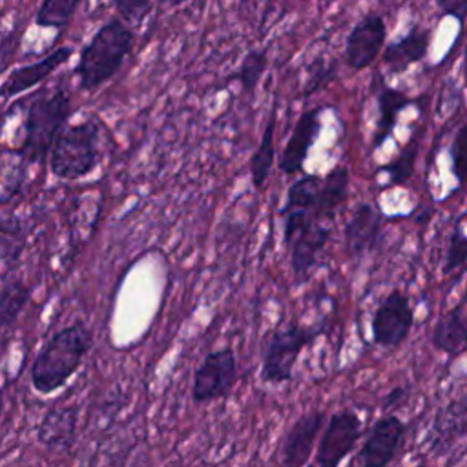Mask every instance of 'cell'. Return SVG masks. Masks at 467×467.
I'll return each instance as SVG.
<instances>
[{"instance_id": "6da1fadb", "label": "cell", "mask_w": 467, "mask_h": 467, "mask_svg": "<svg viewBox=\"0 0 467 467\" xmlns=\"http://www.w3.org/2000/svg\"><path fill=\"white\" fill-rule=\"evenodd\" d=\"M135 44L133 29L119 16L104 22L80 49L73 73L78 77V88L93 93L122 67Z\"/></svg>"}, {"instance_id": "7a4b0ae2", "label": "cell", "mask_w": 467, "mask_h": 467, "mask_svg": "<svg viewBox=\"0 0 467 467\" xmlns=\"http://www.w3.org/2000/svg\"><path fill=\"white\" fill-rule=\"evenodd\" d=\"M91 348V332L77 321L57 330L40 348L31 365V385L40 394L64 387Z\"/></svg>"}, {"instance_id": "3957f363", "label": "cell", "mask_w": 467, "mask_h": 467, "mask_svg": "<svg viewBox=\"0 0 467 467\" xmlns=\"http://www.w3.org/2000/svg\"><path fill=\"white\" fill-rule=\"evenodd\" d=\"M71 115V97L64 88L42 89L27 104L24 120V140L16 150L20 162L27 168L29 164H42L55 144L57 135L67 126Z\"/></svg>"}, {"instance_id": "277c9868", "label": "cell", "mask_w": 467, "mask_h": 467, "mask_svg": "<svg viewBox=\"0 0 467 467\" xmlns=\"http://www.w3.org/2000/svg\"><path fill=\"white\" fill-rule=\"evenodd\" d=\"M99 164V124L93 119L67 124L57 135L49 153V170L57 179L77 181Z\"/></svg>"}, {"instance_id": "5b68a950", "label": "cell", "mask_w": 467, "mask_h": 467, "mask_svg": "<svg viewBox=\"0 0 467 467\" xmlns=\"http://www.w3.org/2000/svg\"><path fill=\"white\" fill-rule=\"evenodd\" d=\"M323 332H325V323H317L310 327L290 323L283 328L274 330L268 336L263 350L261 379L272 385L290 381L301 350L312 345Z\"/></svg>"}, {"instance_id": "8992f818", "label": "cell", "mask_w": 467, "mask_h": 467, "mask_svg": "<svg viewBox=\"0 0 467 467\" xmlns=\"http://www.w3.org/2000/svg\"><path fill=\"white\" fill-rule=\"evenodd\" d=\"M412 323L414 310L409 296L394 288L378 303L372 314V341L383 348H396L409 337Z\"/></svg>"}, {"instance_id": "52a82bcc", "label": "cell", "mask_w": 467, "mask_h": 467, "mask_svg": "<svg viewBox=\"0 0 467 467\" xmlns=\"http://www.w3.org/2000/svg\"><path fill=\"white\" fill-rule=\"evenodd\" d=\"M237 381V359L230 347L208 352L193 372L192 398L195 403H208L226 398Z\"/></svg>"}, {"instance_id": "ba28073f", "label": "cell", "mask_w": 467, "mask_h": 467, "mask_svg": "<svg viewBox=\"0 0 467 467\" xmlns=\"http://www.w3.org/2000/svg\"><path fill=\"white\" fill-rule=\"evenodd\" d=\"M361 436V420L354 410L334 412L321 434L316 467H339Z\"/></svg>"}, {"instance_id": "9c48e42d", "label": "cell", "mask_w": 467, "mask_h": 467, "mask_svg": "<svg viewBox=\"0 0 467 467\" xmlns=\"http://www.w3.org/2000/svg\"><path fill=\"white\" fill-rule=\"evenodd\" d=\"M387 26L379 13H367L350 29L345 44V62L350 69L368 67L385 46Z\"/></svg>"}, {"instance_id": "30bf717a", "label": "cell", "mask_w": 467, "mask_h": 467, "mask_svg": "<svg viewBox=\"0 0 467 467\" xmlns=\"http://www.w3.org/2000/svg\"><path fill=\"white\" fill-rule=\"evenodd\" d=\"M407 431V425L394 414L379 418L358 452L359 467H387Z\"/></svg>"}, {"instance_id": "8fae6325", "label": "cell", "mask_w": 467, "mask_h": 467, "mask_svg": "<svg viewBox=\"0 0 467 467\" xmlns=\"http://www.w3.org/2000/svg\"><path fill=\"white\" fill-rule=\"evenodd\" d=\"M323 108L316 106L306 109L296 122L290 139L286 140V146L281 153L279 170L285 175H294L303 170V164L306 161V155L316 142L319 131H321V115Z\"/></svg>"}, {"instance_id": "7c38bea8", "label": "cell", "mask_w": 467, "mask_h": 467, "mask_svg": "<svg viewBox=\"0 0 467 467\" xmlns=\"http://www.w3.org/2000/svg\"><path fill=\"white\" fill-rule=\"evenodd\" d=\"M325 421L323 410H310L299 416L292 427L288 429L283 447H281V463L283 467H305L312 449L314 441L321 431V425Z\"/></svg>"}, {"instance_id": "4fadbf2b", "label": "cell", "mask_w": 467, "mask_h": 467, "mask_svg": "<svg viewBox=\"0 0 467 467\" xmlns=\"http://www.w3.org/2000/svg\"><path fill=\"white\" fill-rule=\"evenodd\" d=\"M330 239V228L321 223H312L303 228L288 244L290 250V268L296 283H305L310 272L317 266L319 254Z\"/></svg>"}, {"instance_id": "5bb4252c", "label": "cell", "mask_w": 467, "mask_h": 467, "mask_svg": "<svg viewBox=\"0 0 467 467\" xmlns=\"http://www.w3.org/2000/svg\"><path fill=\"white\" fill-rule=\"evenodd\" d=\"M73 51L75 49L71 46H58L38 62L15 67L0 84V99H11L46 80L51 73H55L62 64H66L71 58Z\"/></svg>"}, {"instance_id": "9a60e30c", "label": "cell", "mask_w": 467, "mask_h": 467, "mask_svg": "<svg viewBox=\"0 0 467 467\" xmlns=\"http://www.w3.org/2000/svg\"><path fill=\"white\" fill-rule=\"evenodd\" d=\"M381 215L370 202H359L343 228L347 254L354 259L368 254L379 243Z\"/></svg>"}, {"instance_id": "2e32d148", "label": "cell", "mask_w": 467, "mask_h": 467, "mask_svg": "<svg viewBox=\"0 0 467 467\" xmlns=\"http://www.w3.org/2000/svg\"><path fill=\"white\" fill-rule=\"evenodd\" d=\"M431 36H432L431 29L412 24L405 35H401L400 38H396L385 46V49L381 53L383 64L394 75L403 73L409 66L425 58L429 46H431Z\"/></svg>"}, {"instance_id": "e0dca14e", "label": "cell", "mask_w": 467, "mask_h": 467, "mask_svg": "<svg viewBox=\"0 0 467 467\" xmlns=\"http://www.w3.org/2000/svg\"><path fill=\"white\" fill-rule=\"evenodd\" d=\"M372 88L376 91L378 111H379L376 131H374V139H372V150H378V148L383 146V142L392 133L400 111L405 109L407 106H410L414 100L405 91H401L398 88H390L385 82L383 75H379V73L374 75Z\"/></svg>"}, {"instance_id": "ac0fdd59", "label": "cell", "mask_w": 467, "mask_h": 467, "mask_svg": "<svg viewBox=\"0 0 467 467\" xmlns=\"http://www.w3.org/2000/svg\"><path fill=\"white\" fill-rule=\"evenodd\" d=\"M467 432V396H460L443 405L432 421L431 447H449L452 441Z\"/></svg>"}, {"instance_id": "d6986e66", "label": "cell", "mask_w": 467, "mask_h": 467, "mask_svg": "<svg viewBox=\"0 0 467 467\" xmlns=\"http://www.w3.org/2000/svg\"><path fill=\"white\" fill-rule=\"evenodd\" d=\"M77 420L78 409L75 405L49 409L38 425V441L46 447H69L77 436Z\"/></svg>"}, {"instance_id": "ffe728a7", "label": "cell", "mask_w": 467, "mask_h": 467, "mask_svg": "<svg viewBox=\"0 0 467 467\" xmlns=\"http://www.w3.org/2000/svg\"><path fill=\"white\" fill-rule=\"evenodd\" d=\"M431 341L436 350L447 356H458L467 347V316L463 308L456 305L452 310L445 312L432 328Z\"/></svg>"}, {"instance_id": "44dd1931", "label": "cell", "mask_w": 467, "mask_h": 467, "mask_svg": "<svg viewBox=\"0 0 467 467\" xmlns=\"http://www.w3.org/2000/svg\"><path fill=\"white\" fill-rule=\"evenodd\" d=\"M348 182H350V175L345 166H336L323 177L317 192L316 208H314L316 223L332 219L336 215L339 206L347 201Z\"/></svg>"}, {"instance_id": "7402d4cb", "label": "cell", "mask_w": 467, "mask_h": 467, "mask_svg": "<svg viewBox=\"0 0 467 467\" xmlns=\"http://www.w3.org/2000/svg\"><path fill=\"white\" fill-rule=\"evenodd\" d=\"M275 124H277V117H275V106H274L268 115L259 146L255 148L250 159V179L255 190H263L270 177V170L275 159Z\"/></svg>"}, {"instance_id": "603a6c76", "label": "cell", "mask_w": 467, "mask_h": 467, "mask_svg": "<svg viewBox=\"0 0 467 467\" xmlns=\"http://www.w3.org/2000/svg\"><path fill=\"white\" fill-rule=\"evenodd\" d=\"M27 244V230L18 215L0 217V263L13 272L20 265V257Z\"/></svg>"}, {"instance_id": "cb8c5ba5", "label": "cell", "mask_w": 467, "mask_h": 467, "mask_svg": "<svg viewBox=\"0 0 467 467\" xmlns=\"http://www.w3.org/2000/svg\"><path fill=\"white\" fill-rule=\"evenodd\" d=\"M31 301V288L20 277H4L0 288V328H13Z\"/></svg>"}, {"instance_id": "d4e9b609", "label": "cell", "mask_w": 467, "mask_h": 467, "mask_svg": "<svg viewBox=\"0 0 467 467\" xmlns=\"http://www.w3.org/2000/svg\"><path fill=\"white\" fill-rule=\"evenodd\" d=\"M321 181L323 177L316 173H308L294 181L286 190V199L283 208L279 210V215L290 213V212H301L314 219V208H316Z\"/></svg>"}, {"instance_id": "484cf974", "label": "cell", "mask_w": 467, "mask_h": 467, "mask_svg": "<svg viewBox=\"0 0 467 467\" xmlns=\"http://www.w3.org/2000/svg\"><path fill=\"white\" fill-rule=\"evenodd\" d=\"M78 5L80 0H44L35 13V24L62 31L71 22Z\"/></svg>"}, {"instance_id": "4316f807", "label": "cell", "mask_w": 467, "mask_h": 467, "mask_svg": "<svg viewBox=\"0 0 467 467\" xmlns=\"http://www.w3.org/2000/svg\"><path fill=\"white\" fill-rule=\"evenodd\" d=\"M418 131L410 137V140L403 146V150L385 166H381L378 171H385L389 175L387 186H398L403 184L412 177L416 157H418Z\"/></svg>"}, {"instance_id": "83f0119b", "label": "cell", "mask_w": 467, "mask_h": 467, "mask_svg": "<svg viewBox=\"0 0 467 467\" xmlns=\"http://www.w3.org/2000/svg\"><path fill=\"white\" fill-rule=\"evenodd\" d=\"M266 67H268L266 51L265 49H250L243 57L239 69L234 71L228 77V80H237L243 86L244 91L252 93L257 88V84H259L263 73L266 71Z\"/></svg>"}, {"instance_id": "f1b7e54d", "label": "cell", "mask_w": 467, "mask_h": 467, "mask_svg": "<svg viewBox=\"0 0 467 467\" xmlns=\"http://www.w3.org/2000/svg\"><path fill=\"white\" fill-rule=\"evenodd\" d=\"M337 66L332 60H325L323 57H316L308 66H306V80L303 86V97H310L328 86L334 77H336Z\"/></svg>"}, {"instance_id": "f546056e", "label": "cell", "mask_w": 467, "mask_h": 467, "mask_svg": "<svg viewBox=\"0 0 467 467\" xmlns=\"http://www.w3.org/2000/svg\"><path fill=\"white\" fill-rule=\"evenodd\" d=\"M467 263V232L462 230L460 223L454 224L449 244L445 250V261H443V274L449 275L454 270L462 268Z\"/></svg>"}, {"instance_id": "4dcf8cb0", "label": "cell", "mask_w": 467, "mask_h": 467, "mask_svg": "<svg viewBox=\"0 0 467 467\" xmlns=\"http://www.w3.org/2000/svg\"><path fill=\"white\" fill-rule=\"evenodd\" d=\"M451 159H452V175L460 186L467 184V120L458 128L452 144H451Z\"/></svg>"}, {"instance_id": "1f68e13d", "label": "cell", "mask_w": 467, "mask_h": 467, "mask_svg": "<svg viewBox=\"0 0 467 467\" xmlns=\"http://www.w3.org/2000/svg\"><path fill=\"white\" fill-rule=\"evenodd\" d=\"M117 15L122 22L131 26H140L148 13L153 9V4L148 0H117L113 2Z\"/></svg>"}, {"instance_id": "d6a6232c", "label": "cell", "mask_w": 467, "mask_h": 467, "mask_svg": "<svg viewBox=\"0 0 467 467\" xmlns=\"http://www.w3.org/2000/svg\"><path fill=\"white\" fill-rule=\"evenodd\" d=\"M18 35L20 29L16 27L11 31L0 29V69H4L13 60V55L18 49Z\"/></svg>"}, {"instance_id": "836d02e7", "label": "cell", "mask_w": 467, "mask_h": 467, "mask_svg": "<svg viewBox=\"0 0 467 467\" xmlns=\"http://www.w3.org/2000/svg\"><path fill=\"white\" fill-rule=\"evenodd\" d=\"M436 5L440 7L441 15L452 16L458 20V24H463L467 20V0H438Z\"/></svg>"}, {"instance_id": "e575fe53", "label": "cell", "mask_w": 467, "mask_h": 467, "mask_svg": "<svg viewBox=\"0 0 467 467\" xmlns=\"http://www.w3.org/2000/svg\"><path fill=\"white\" fill-rule=\"evenodd\" d=\"M405 396H407V389H405V387H396V389H392V390L383 398V407L398 405Z\"/></svg>"}, {"instance_id": "d590c367", "label": "cell", "mask_w": 467, "mask_h": 467, "mask_svg": "<svg viewBox=\"0 0 467 467\" xmlns=\"http://www.w3.org/2000/svg\"><path fill=\"white\" fill-rule=\"evenodd\" d=\"M2 412H4V398L0 394V420H2Z\"/></svg>"}, {"instance_id": "8d00e7d4", "label": "cell", "mask_w": 467, "mask_h": 467, "mask_svg": "<svg viewBox=\"0 0 467 467\" xmlns=\"http://www.w3.org/2000/svg\"><path fill=\"white\" fill-rule=\"evenodd\" d=\"M460 305H467V288H465V294H463V297H462V301H460Z\"/></svg>"}, {"instance_id": "74e56055", "label": "cell", "mask_w": 467, "mask_h": 467, "mask_svg": "<svg viewBox=\"0 0 467 467\" xmlns=\"http://www.w3.org/2000/svg\"><path fill=\"white\" fill-rule=\"evenodd\" d=\"M306 467H316V465H306Z\"/></svg>"}]
</instances>
